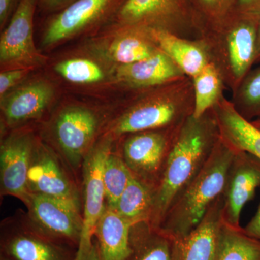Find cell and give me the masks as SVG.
<instances>
[{
	"label": "cell",
	"instance_id": "obj_1",
	"mask_svg": "<svg viewBox=\"0 0 260 260\" xmlns=\"http://www.w3.org/2000/svg\"><path fill=\"white\" fill-rule=\"evenodd\" d=\"M188 118L179 130L158 186L150 223L160 226L174 200L208 161L220 140L216 119Z\"/></svg>",
	"mask_w": 260,
	"mask_h": 260
},
{
	"label": "cell",
	"instance_id": "obj_2",
	"mask_svg": "<svg viewBox=\"0 0 260 260\" xmlns=\"http://www.w3.org/2000/svg\"><path fill=\"white\" fill-rule=\"evenodd\" d=\"M235 153L220 138L199 174L168 210L159 226L161 230L179 240L198 226L210 207L223 194L228 170Z\"/></svg>",
	"mask_w": 260,
	"mask_h": 260
},
{
	"label": "cell",
	"instance_id": "obj_3",
	"mask_svg": "<svg viewBox=\"0 0 260 260\" xmlns=\"http://www.w3.org/2000/svg\"><path fill=\"white\" fill-rule=\"evenodd\" d=\"M100 124L96 113L80 106L65 107L53 119L51 147L75 176L82 172L85 157L96 143Z\"/></svg>",
	"mask_w": 260,
	"mask_h": 260
},
{
	"label": "cell",
	"instance_id": "obj_4",
	"mask_svg": "<svg viewBox=\"0 0 260 260\" xmlns=\"http://www.w3.org/2000/svg\"><path fill=\"white\" fill-rule=\"evenodd\" d=\"M114 139L109 135L94 144L82 167L83 187V227L75 260H85L93 246L98 222L106 208L103 172L108 155L113 149Z\"/></svg>",
	"mask_w": 260,
	"mask_h": 260
},
{
	"label": "cell",
	"instance_id": "obj_5",
	"mask_svg": "<svg viewBox=\"0 0 260 260\" xmlns=\"http://www.w3.org/2000/svg\"><path fill=\"white\" fill-rule=\"evenodd\" d=\"M181 126L130 134L123 143L120 153L130 172L153 191Z\"/></svg>",
	"mask_w": 260,
	"mask_h": 260
},
{
	"label": "cell",
	"instance_id": "obj_6",
	"mask_svg": "<svg viewBox=\"0 0 260 260\" xmlns=\"http://www.w3.org/2000/svg\"><path fill=\"white\" fill-rule=\"evenodd\" d=\"M74 174L50 145L37 140L32 150L27 186L30 194L65 200L81 209V195Z\"/></svg>",
	"mask_w": 260,
	"mask_h": 260
},
{
	"label": "cell",
	"instance_id": "obj_7",
	"mask_svg": "<svg viewBox=\"0 0 260 260\" xmlns=\"http://www.w3.org/2000/svg\"><path fill=\"white\" fill-rule=\"evenodd\" d=\"M2 251L8 260H75L64 244L43 234L20 212L2 224Z\"/></svg>",
	"mask_w": 260,
	"mask_h": 260
},
{
	"label": "cell",
	"instance_id": "obj_8",
	"mask_svg": "<svg viewBox=\"0 0 260 260\" xmlns=\"http://www.w3.org/2000/svg\"><path fill=\"white\" fill-rule=\"evenodd\" d=\"M28 215L43 234L78 249L83 227V214L77 205L46 195L30 194Z\"/></svg>",
	"mask_w": 260,
	"mask_h": 260
},
{
	"label": "cell",
	"instance_id": "obj_9",
	"mask_svg": "<svg viewBox=\"0 0 260 260\" xmlns=\"http://www.w3.org/2000/svg\"><path fill=\"white\" fill-rule=\"evenodd\" d=\"M37 0H21L0 38V61L5 66L30 68L44 64L36 48L34 18Z\"/></svg>",
	"mask_w": 260,
	"mask_h": 260
},
{
	"label": "cell",
	"instance_id": "obj_10",
	"mask_svg": "<svg viewBox=\"0 0 260 260\" xmlns=\"http://www.w3.org/2000/svg\"><path fill=\"white\" fill-rule=\"evenodd\" d=\"M36 139L29 131H17L3 140L0 146V193L15 197L24 204L30 193L27 186L30 158Z\"/></svg>",
	"mask_w": 260,
	"mask_h": 260
},
{
	"label": "cell",
	"instance_id": "obj_11",
	"mask_svg": "<svg viewBox=\"0 0 260 260\" xmlns=\"http://www.w3.org/2000/svg\"><path fill=\"white\" fill-rule=\"evenodd\" d=\"M260 186V159L244 151H236L228 170L223 193L224 223L240 227L244 205L254 198Z\"/></svg>",
	"mask_w": 260,
	"mask_h": 260
},
{
	"label": "cell",
	"instance_id": "obj_12",
	"mask_svg": "<svg viewBox=\"0 0 260 260\" xmlns=\"http://www.w3.org/2000/svg\"><path fill=\"white\" fill-rule=\"evenodd\" d=\"M121 0H76L54 17L44 31L43 46L51 47L119 12Z\"/></svg>",
	"mask_w": 260,
	"mask_h": 260
},
{
	"label": "cell",
	"instance_id": "obj_13",
	"mask_svg": "<svg viewBox=\"0 0 260 260\" xmlns=\"http://www.w3.org/2000/svg\"><path fill=\"white\" fill-rule=\"evenodd\" d=\"M181 112L174 103L169 101H152L131 108L116 119L106 135L113 139L123 135L141 132L179 127Z\"/></svg>",
	"mask_w": 260,
	"mask_h": 260
},
{
	"label": "cell",
	"instance_id": "obj_14",
	"mask_svg": "<svg viewBox=\"0 0 260 260\" xmlns=\"http://www.w3.org/2000/svg\"><path fill=\"white\" fill-rule=\"evenodd\" d=\"M54 90L47 82L26 84L1 99L4 124L14 128L27 121L39 119L52 100Z\"/></svg>",
	"mask_w": 260,
	"mask_h": 260
},
{
	"label": "cell",
	"instance_id": "obj_15",
	"mask_svg": "<svg viewBox=\"0 0 260 260\" xmlns=\"http://www.w3.org/2000/svg\"><path fill=\"white\" fill-rule=\"evenodd\" d=\"M223 194L210 207L198 226L178 240V260H215L223 224Z\"/></svg>",
	"mask_w": 260,
	"mask_h": 260
},
{
	"label": "cell",
	"instance_id": "obj_16",
	"mask_svg": "<svg viewBox=\"0 0 260 260\" xmlns=\"http://www.w3.org/2000/svg\"><path fill=\"white\" fill-rule=\"evenodd\" d=\"M184 13V0H126L117 19L124 27L162 28Z\"/></svg>",
	"mask_w": 260,
	"mask_h": 260
},
{
	"label": "cell",
	"instance_id": "obj_17",
	"mask_svg": "<svg viewBox=\"0 0 260 260\" xmlns=\"http://www.w3.org/2000/svg\"><path fill=\"white\" fill-rule=\"evenodd\" d=\"M178 240L149 222L135 223L129 235V251L124 260H178Z\"/></svg>",
	"mask_w": 260,
	"mask_h": 260
},
{
	"label": "cell",
	"instance_id": "obj_18",
	"mask_svg": "<svg viewBox=\"0 0 260 260\" xmlns=\"http://www.w3.org/2000/svg\"><path fill=\"white\" fill-rule=\"evenodd\" d=\"M133 225L115 210L106 206L94 236L102 260L125 259L129 254L130 231Z\"/></svg>",
	"mask_w": 260,
	"mask_h": 260
},
{
	"label": "cell",
	"instance_id": "obj_19",
	"mask_svg": "<svg viewBox=\"0 0 260 260\" xmlns=\"http://www.w3.org/2000/svg\"><path fill=\"white\" fill-rule=\"evenodd\" d=\"M179 74L177 65L164 52H155L149 58L121 65L116 73L118 80L135 86H151L165 83Z\"/></svg>",
	"mask_w": 260,
	"mask_h": 260
},
{
	"label": "cell",
	"instance_id": "obj_20",
	"mask_svg": "<svg viewBox=\"0 0 260 260\" xmlns=\"http://www.w3.org/2000/svg\"><path fill=\"white\" fill-rule=\"evenodd\" d=\"M148 29L164 54L186 74L194 77L208 64L204 53L200 48L175 37L164 28Z\"/></svg>",
	"mask_w": 260,
	"mask_h": 260
},
{
	"label": "cell",
	"instance_id": "obj_21",
	"mask_svg": "<svg viewBox=\"0 0 260 260\" xmlns=\"http://www.w3.org/2000/svg\"><path fill=\"white\" fill-rule=\"evenodd\" d=\"M259 22L246 18L233 29L229 36V49L231 65L234 74L242 77L249 68L256 52Z\"/></svg>",
	"mask_w": 260,
	"mask_h": 260
},
{
	"label": "cell",
	"instance_id": "obj_22",
	"mask_svg": "<svg viewBox=\"0 0 260 260\" xmlns=\"http://www.w3.org/2000/svg\"><path fill=\"white\" fill-rule=\"evenodd\" d=\"M153 207V189L133 176L114 210L134 225L143 221L150 223Z\"/></svg>",
	"mask_w": 260,
	"mask_h": 260
},
{
	"label": "cell",
	"instance_id": "obj_23",
	"mask_svg": "<svg viewBox=\"0 0 260 260\" xmlns=\"http://www.w3.org/2000/svg\"><path fill=\"white\" fill-rule=\"evenodd\" d=\"M215 260H260V239L223 221Z\"/></svg>",
	"mask_w": 260,
	"mask_h": 260
},
{
	"label": "cell",
	"instance_id": "obj_24",
	"mask_svg": "<svg viewBox=\"0 0 260 260\" xmlns=\"http://www.w3.org/2000/svg\"><path fill=\"white\" fill-rule=\"evenodd\" d=\"M133 177L120 152L113 151L112 149L106 159L103 172L106 206L115 209L118 200Z\"/></svg>",
	"mask_w": 260,
	"mask_h": 260
},
{
	"label": "cell",
	"instance_id": "obj_25",
	"mask_svg": "<svg viewBox=\"0 0 260 260\" xmlns=\"http://www.w3.org/2000/svg\"><path fill=\"white\" fill-rule=\"evenodd\" d=\"M109 52L113 60L126 65L144 60L155 51L136 32L128 30L116 38L109 47Z\"/></svg>",
	"mask_w": 260,
	"mask_h": 260
},
{
	"label": "cell",
	"instance_id": "obj_26",
	"mask_svg": "<svg viewBox=\"0 0 260 260\" xmlns=\"http://www.w3.org/2000/svg\"><path fill=\"white\" fill-rule=\"evenodd\" d=\"M195 104L192 116L199 119L205 115L216 101L220 90V79L216 70L207 64L194 76Z\"/></svg>",
	"mask_w": 260,
	"mask_h": 260
},
{
	"label": "cell",
	"instance_id": "obj_27",
	"mask_svg": "<svg viewBox=\"0 0 260 260\" xmlns=\"http://www.w3.org/2000/svg\"><path fill=\"white\" fill-rule=\"evenodd\" d=\"M54 70L68 81L73 83H96L104 78L102 68L86 59H68L56 65Z\"/></svg>",
	"mask_w": 260,
	"mask_h": 260
},
{
	"label": "cell",
	"instance_id": "obj_28",
	"mask_svg": "<svg viewBox=\"0 0 260 260\" xmlns=\"http://www.w3.org/2000/svg\"><path fill=\"white\" fill-rule=\"evenodd\" d=\"M30 68H15L0 74V95L4 97L8 90L20 83L28 75Z\"/></svg>",
	"mask_w": 260,
	"mask_h": 260
},
{
	"label": "cell",
	"instance_id": "obj_29",
	"mask_svg": "<svg viewBox=\"0 0 260 260\" xmlns=\"http://www.w3.org/2000/svg\"><path fill=\"white\" fill-rule=\"evenodd\" d=\"M244 95L246 104L254 107L260 106V70L246 83Z\"/></svg>",
	"mask_w": 260,
	"mask_h": 260
},
{
	"label": "cell",
	"instance_id": "obj_30",
	"mask_svg": "<svg viewBox=\"0 0 260 260\" xmlns=\"http://www.w3.org/2000/svg\"><path fill=\"white\" fill-rule=\"evenodd\" d=\"M240 13L246 18L260 21V0H238Z\"/></svg>",
	"mask_w": 260,
	"mask_h": 260
},
{
	"label": "cell",
	"instance_id": "obj_31",
	"mask_svg": "<svg viewBox=\"0 0 260 260\" xmlns=\"http://www.w3.org/2000/svg\"><path fill=\"white\" fill-rule=\"evenodd\" d=\"M21 0H0V26L4 28L14 14Z\"/></svg>",
	"mask_w": 260,
	"mask_h": 260
},
{
	"label": "cell",
	"instance_id": "obj_32",
	"mask_svg": "<svg viewBox=\"0 0 260 260\" xmlns=\"http://www.w3.org/2000/svg\"><path fill=\"white\" fill-rule=\"evenodd\" d=\"M203 8L212 13H220L232 0H198Z\"/></svg>",
	"mask_w": 260,
	"mask_h": 260
},
{
	"label": "cell",
	"instance_id": "obj_33",
	"mask_svg": "<svg viewBox=\"0 0 260 260\" xmlns=\"http://www.w3.org/2000/svg\"><path fill=\"white\" fill-rule=\"evenodd\" d=\"M244 229L248 235L260 239V205L255 215Z\"/></svg>",
	"mask_w": 260,
	"mask_h": 260
},
{
	"label": "cell",
	"instance_id": "obj_34",
	"mask_svg": "<svg viewBox=\"0 0 260 260\" xmlns=\"http://www.w3.org/2000/svg\"><path fill=\"white\" fill-rule=\"evenodd\" d=\"M76 0H40L41 4L49 10H62Z\"/></svg>",
	"mask_w": 260,
	"mask_h": 260
},
{
	"label": "cell",
	"instance_id": "obj_35",
	"mask_svg": "<svg viewBox=\"0 0 260 260\" xmlns=\"http://www.w3.org/2000/svg\"><path fill=\"white\" fill-rule=\"evenodd\" d=\"M85 260H102L100 252H99V246H98L96 240L94 239L93 246L90 252L88 253Z\"/></svg>",
	"mask_w": 260,
	"mask_h": 260
},
{
	"label": "cell",
	"instance_id": "obj_36",
	"mask_svg": "<svg viewBox=\"0 0 260 260\" xmlns=\"http://www.w3.org/2000/svg\"><path fill=\"white\" fill-rule=\"evenodd\" d=\"M257 47H258V48H259V51L260 52V21H259V25H258Z\"/></svg>",
	"mask_w": 260,
	"mask_h": 260
},
{
	"label": "cell",
	"instance_id": "obj_37",
	"mask_svg": "<svg viewBox=\"0 0 260 260\" xmlns=\"http://www.w3.org/2000/svg\"><path fill=\"white\" fill-rule=\"evenodd\" d=\"M252 123L254 126H256V127L258 128V129H260V119H259V120L254 121V122Z\"/></svg>",
	"mask_w": 260,
	"mask_h": 260
},
{
	"label": "cell",
	"instance_id": "obj_38",
	"mask_svg": "<svg viewBox=\"0 0 260 260\" xmlns=\"http://www.w3.org/2000/svg\"><path fill=\"white\" fill-rule=\"evenodd\" d=\"M2 260H8V259H5V258H3V259H2Z\"/></svg>",
	"mask_w": 260,
	"mask_h": 260
}]
</instances>
